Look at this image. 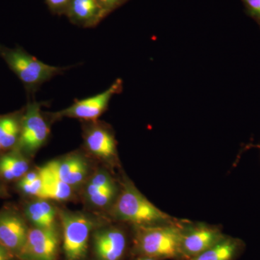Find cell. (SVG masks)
Wrapping results in <instances>:
<instances>
[{"instance_id": "cell-13", "label": "cell", "mask_w": 260, "mask_h": 260, "mask_svg": "<svg viewBox=\"0 0 260 260\" xmlns=\"http://www.w3.org/2000/svg\"><path fill=\"white\" fill-rule=\"evenodd\" d=\"M44 167L56 178L71 186L81 183L88 172L86 160L77 154L52 160Z\"/></svg>"}, {"instance_id": "cell-12", "label": "cell", "mask_w": 260, "mask_h": 260, "mask_svg": "<svg viewBox=\"0 0 260 260\" xmlns=\"http://www.w3.org/2000/svg\"><path fill=\"white\" fill-rule=\"evenodd\" d=\"M65 16L74 25L94 28L108 16L99 0H70Z\"/></svg>"}, {"instance_id": "cell-23", "label": "cell", "mask_w": 260, "mask_h": 260, "mask_svg": "<svg viewBox=\"0 0 260 260\" xmlns=\"http://www.w3.org/2000/svg\"><path fill=\"white\" fill-rule=\"evenodd\" d=\"M249 16L255 20L260 15V0H242Z\"/></svg>"}, {"instance_id": "cell-14", "label": "cell", "mask_w": 260, "mask_h": 260, "mask_svg": "<svg viewBox=\"0 0 260 260\" xmlns=\"http://www.w3.org/2000/svg\"><path fill=\"white\" fill-rule=\"evenodd\" d=\"M244 249L242 240L226 236L210 249L187 260H236Z\"/></svg>"}, {"instance_id": "cell-30", "label": "cell", "mask_w": 260, "mask_h": 260, "mask_svg": "<svg viewBox=\"0 0 260 260\" xmlns=\"http://www.w3.org/2000/svg\"><path fill=\"white\" fill-rule=\"evenodd\" d=\"M259 148H260V146H259Z\"/></svg>"}, {"instance_id": "cell-29", "label": "cell", "mask_w": 260, "mask_h": 260, "mask_svg": "<svg viewBox=\"0 0 260 260\" xmlns=\"http://www.w3.org/2000/svg\"><path fill=\"white\" fill-rule=\"evenodd\" d=\"M3 150V148H2L1 144H0V151Z\"/></svg>"}, {"instance_id": "cell-1", "label": "cell", "mask_w": 260, "mask_h": 260, "mask_svg": "<svg viewBox=\"0 0 260 260\" xmlns=\"http://www.w3.org/2000/svg\"><path fill=\"white\" fill-rule=\"evenodd\" d=\"M135 227L134 250L139 256L181 260L183 225L172 223Z\"/></svg>"}, {"instance_id": "cell-15", "label": "cell", "mask_w": 260, "mask_h": 260, "mask_svg": "<svg viewBox=\"0 0 260 260\" xmlns=\"http://www.w3.org/2000/svg\"><path fill=\"white\" fill-rule=\"evenodd\" d=\"M23 112L0 116V144L3 150H13L21 133Z\"/></svg>"}, {"instance_id": "cell-25", "label": "cell", "mask_w": 260, "mask_h": 260, "mask_svg": "<svg viewBox=\"0 0 260 260\" xmlns=\"http://www.w3.org/2000/svg\"><path fill=\"white\" fill-rule=\"evenodd\" d=\"M15 256L0 243V260H13Z\"/></svg>"}, {"instance_id": "cell-19", "label": "cell", "mask_w": 260, "mask_h": 260, "mask_svg": "<svg viewBox=\"0 0 260 260\" xmlns=\"http://www.w3.org/2000/svg\"><path fill=\"white\" fill-rule=\"evenodd\" d=\"M116 186L104 188L93 194L89 195L88 198L90 203L99 207H104L109 205L114 200L116 194Z\"/></svg>"}, {"instance_id": "cell-21", "label": "cell", "mask_w": 260, "mask_h": 260, "mask_svg": "<svg viewBox=\"0 0 260 260\" xmlns=\"http://www.w3.org/2000/svg\"><path fill=\"white\" fill-rule=\"evenodd\" d=\"M88 184L98 188L112 187L115 186L112 178L105 172L98 173L92 178Z\"/></svg>"}, {"instance_id": "cell-28", "label": "cell", "mask_w": 260, "mask_h": 260, "mask_svg": "<svg viewBox=\"0 0 260 260\" xmlns=\"http://www.w3.org/2000/svg\"><path fill=\"white\" fill-rule=\"evenodd\" d=\"M3 192V187H2L1 184H0V194Z\"/></svg>"}, {"instance_id": "cell-27", "label": "cell", "mask_w": 260, "mask_h": 260, "mask_svg": "<svg viewBox=\"0 0 260 260\" xmlns=\"http://www.w3.org/2000/svg\"><path fill=\"white\" fill-rule=\"evenodd\" d=\"M254 20H255L256 23H257L258 25H259V28H260V15Z\"/></svg>"}, {"instance_id": "cell-5", "label": "cell", "mask_w": 260, "mask_h": 260, "mask_svg": "<svg viewBox=\"0 0 260 260\" xmlns=\"http://www.w3.org/2000/svg\"><path fill=\"white\" fill-rule=\"evenodd\" d=\"M63 250L68 260H83L88 249L89 237L93 227L91 219L72 213H61Z\"/></svg>"}, {"instance_id": "cell-7", "label": "cell", "mask_w": 260, "mask_h": 260, "mask_svg": "<svg viewBox=\"0 0 260 260\" xmlns=\"http://www.w3.org/2000/svg\"><path fill=\"white\" fill-rule=\"evenodd\" d=\"M59 244L55 229L31 228L17 258L19 260H56Z\"/></svg>"}, {"instance_id": "cell-10", "label": "cell", "mask_w": 260, "mask_h": 260, "mask_svg": "<svg viewBox=\"0 0 260 260\" xmlns=\"http://www.w3.org/2000/svg\"><path fill=\"white\" fill-rule=\"evenodd\" d=\"M93 246L97 260H121L125 254L127 239L121 229L107 228L94 234Z\"/></svg>"}, {"instance_id": "cell-20", "label": "cell", "mask_w": 260, "mask_h": 260, "mask_svg": "<svg viewBox=\"0 0 260 260\" xmlns=\"http://www.w3.org/2000/svg\"><path fill=\"white\" fill-rule=\"evenodd\" d=\"M18 186L20 190L23 191L25 194L40 198L43 188L42 177H41V175L39 176L37 179L32 181V182L23 183L19 181Z\"/></svg>"}, {"instance_id": "cell-17", "label": "cell", "mask_w": 260, "mask_h": 260, "mask_svg": "<svg viewBox=\"0 0 260 260\" xmlns=\"http://www.w3.org/2000/svg\"><path fill=\"white\" fill-rule=\"evenodd\" d=\"M39 172L43 181L40 199L59 201L69 199L72 194L71 186L68 185L53 175L45 167L41 168Z\"/></svg>"}, {"instance_id": "cell-9", "label": "cell", "mask_w": 260, "mask_h": 260, "mask_svg": "<svg viewBox=\"0 0 260 260\" xmlns=\"http://www.w3.org/2000/svg\"><path fill=\"white\" fill-rule=\"evenodd\" d=\"M29 229L23 217L12 210L0 212V243L18 256L26 241Z\"/></svg>"}, {"instance_id": "cell-24", "label": "cell", "mask_w": 260, "mask_h": 260, "mask_svg": "<svg viewBox=\"0 0 260 260\" xmlns=\"http://www.w3.org/2000/svg\"><path fill=\"white\" fill-rule=\"evenodd\" d=\"M101 5L107 15L129 0H99Z\"/></svg>"}, {"instance_id": "cell-26", "label": "cell", "mask_w": 260, "mask_h": 260, "mask_svg": "<svg viewBox=\"0 0 260 260\" xmlns=\"http://www.w3.org/2000/svg\"><path fill=\"white\" fill-rule=\"evenodd\" d=\"M136 260H158L154 259V258L149 257V256H139Z\"/></svg>"}, {"instance_id": "cell-16", "label": "cell", "mask_w": 260, "mask_h": 260, "mask_svg": "<svg viewBox=\"0 0 260 260\" xmlns=\"http://www.w3.org/2000/svg\"><path fill=\"white\" fill-rule=\"evenodd\" d=\"M28 160L23 154L13 149L0 156V177L10 181L21 179L28 172Z\"/></svg>"}, {"instance_id": "cell-8", "label": "cell", "mask_w": 260, "mask_h": 260, "mask_svg": "<svg viewBox=\"0 0 260 260\" xmlns=\"http://www.w3.org/2000/svg\"><path fill=\"white\" fill-rule=\"evenodd\" d=\"M226 236L218 228L207 225L183 226L181 260H187L218 244Z\"/></svg>"}, {"instance_id": "cell-22", "label": "cell", "mask_w": 260, "mask_h": 260, "mask_svg": "<svg viewBox=\"0 0 260 260\" xmlns=\"http://www.w3.org/2000/svg\"><path fill=\"white\" fill-rule=\"evenodd\" d=\"M48 8L52 14L64 15L70 0H45Z\"/></svg>"}, {"instance_id": "cell-18", "label": "cell", "mask_w": 260, "mask_h": 260, "mask_svg": "<svg viewBox=\"0 0 260 260\" xmlns=\"http://www.w3.org/2000/svg\"><path fill=\"white\" fill-rule=\"evenodd\" d=\"M25 215L36 227L54 229L55 210L45 200L32 202L25 208Z\"/></svg>"}, {"instance_id": "cell-6", "label": "cell", "mask_w": 260, "mask_h": 260, "mask_svg": "<svg viewBox=\"0 0 260 260\" xmlns=\"http://www.w3.org/2000/svg\"><path fill=\"white\" fill-rule=\"evenodd\" d=\"M122 80L117 79L107 90L93 96L86 98L75 102L66 109L52 113L54 119L68 117L81 119L85 121H95L107 110L109 103L114 95L122 90Z\"/></svg>"}, {"instance_id": "cell-4", "label": "cell", "mask_w": 260, "mask_h": 260, "mask_svg": "<svg viewBox=\"0 0 260 260\" xmlns=\"http://www.w3.org/2000/svg\"><path fill=\"white\" fill-rule=\"evenodd\" d=\"M42 104L29 102L24 109L21 133L15 150L22 154H32L45 144L50 127L42 111Z\"/></svg>"}, {"instance_id": "cell-3", "label": "cell", "mask_w": 260, "mask_h": 260, "mask_svg": "<svg viewBox=\"0 0 260 260\" xmlns=\"http://www.w3.org/2000/svg\"><path fill=\"white\" fill-rule=\"evenodd\" d=\"M113 214L123 221L139 225L174 223L172 218L152 204L133 184H124L113 208Z\"/></svg>"}, {"instance_id": "cell-11", "label": "cell", "mask_w": 260, "mask_h": 260, "mask_svg": "<svg viewBox=\"0 0 260 260\" xmlns=\"http://www.w3.org/2000/svg\"><path fill=\"white\" fill-rule=\"evenodd\" d=\"M90 122L84 130L86 148L100 158L110 159L115 157L116 143L112 131L107 126L98 123V121Z\"/></svg>"}, {"instance_id": "cell-2", "label": "cell", "mask_w": 260, "mask_h": 260, "mask_svg": "<svg viewBox=\"0 0 260 260\" xmlns=\"http://www.w3.org/2000/svg\"><path fill=\"white\" fill-rule=\"evenodd\" d=\"M0 56L22 82L28 95H34L43 84L70 68L45 64L20 47L9 48L0 44Z\"/></svg>"}]
</instances>
